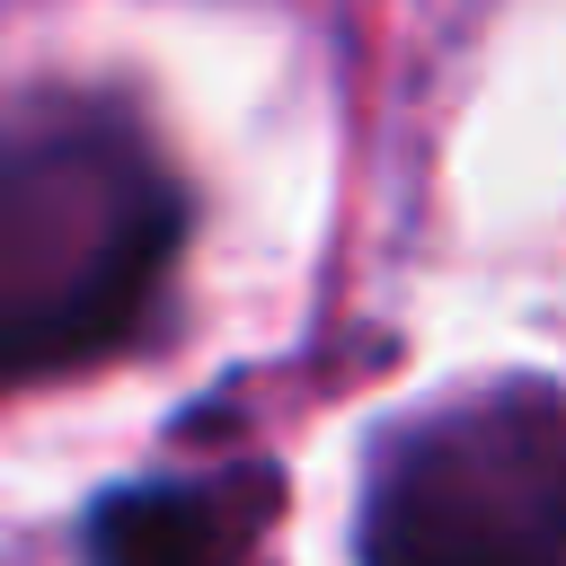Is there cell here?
<instances>
[{
	"instance_id": "cell-1",
	"label": "cell",
	"mask_w": 566,
	"mask_h": 566,
	"mask_svg": "<svg viewBox=\"0 0 566 566\" xmlns=\"http://www.w3.org/2000/svg\"><path fill=\"white\" fill-rule=\"evenodd\" d=\"M186 186L106 88H35L0 115V398L124 354L177 274Z\"/></svg>"
},
{
	"instance_id": "cell-3",
	"label": "cell",
	"mask_w": 566,
	"mask_h": 566,
	"mask_svg": "<svg viewBox=\"0 0 566 566\" xmlns=\"http://www.w3.org/2000/svg\"><path fill=\"white\" fill-rule=\"evenodd\" d=\"M283 478L265 460H195L124 478L88 513V566H274Z\"/></svg>"
},
{
	"instance_id": "cell-2",
	"label": "cell",
	"mask_w": 566,
	"mask_h": 566,
	"mask_svg": "<svg viewBox=\"0 0 566 566\" xmlns=\"http://www.w3.org/2000/svg\"><path fill=\"white\" fill-rule=\"evenodd\" d=\"M354 566H566V389L460 380L363 451Z\"/></svg>"
},
{
	"instance_id": "cell-4",
	"label": "cell",
	"mask_w": 566,
	"mask_h": 566,
	"mask_svg": "<svg viewBox=\"0 0 566 566\" xmlns=\"http://www.w3.org/2000/svg\"><path fill=\"white\" fill-rule=\"evenodd\" d=\"M0 566H18V557H0Z\"/></svg>"
}]
</instances>
